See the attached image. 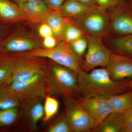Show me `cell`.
I'll list each match as a JSON object with an SVG mask.
<instances>
[{
  "mask_svg": "<svg viewBox=\"0 0 132 132\" xmlns=\"http://www.w3.org/2000/svg\"><path fill=\"white\" fill-rule=\"evenodd\" d=\"M7 83L8 85L2 90L18 99L21 107L32 102L43 100L47 93L44 72L28 80Z\"/></svg>",
  "mask_w": 132,
  "mask_h": 132,
  "instance_id": "3",
  "label": "cell"
},
{
  "mask_svg": "<svg viewBox=\"0 0 132 132\" xmlns=\"http://www.w3.org/2000/svg\"><path fill=\"white\" fill-rule=\"evenodd\" d=\"M42 47V41L34 34L11 30L0 43V52L4 53H24Z\"/></svg>",
  "mask_w": 132,
  "mask_h": 132,
  "instance_id": "8",
  "label": "cell"
},
{
  "mask_svg": "<svg viewBox=\"0 0 132 132\" xmlns=\"http://www.w3.org/2000/svg\"><path fill=\"white\" fill-rule=\"evenodd\" d=\"M72 20L85 36L103 39L109 34V15L106 10L98 5L79 18Z\"/></svg>",
  "mask_w": 132,
  "mask_h": 132,
  "instance_id": "5",
  "label": "cell"
},
{
  "mask_svg": "<svg viewBox=\"0 0 132 132\" xmlns=\"http://www.w3.org/2000/svg\"><path fill=\"white\" fill-rule=\"evenodd\" d=\"M92 7L84 5L77 0H66L59 12L64 17L74 20L82 16Z\"/></svg>",
  "mask_w": 132,
  "mask_h": 132,
  "instance_id": "16",
  "label": "cell"
},
{
  "mask_svg": "<svg viewBox=\"0 0 132 132\" xmlns=\"http://www.w3.org/2000/svg\"><path fill=\"white\" fill-rule=\"evenodd\" d=\"M107 39V44L116 53L132 58V35L115 36Z\"/></svg>",
  "mask_w": 132,
  "mask_h": 132,
  "instance_id": "18",
  "label": "cell"
},
{
  "mask_svg": "<svg viewBox=\"0 0 132 132\" xmlns=\"http://www.w3.org/2000/svg\"><path fill=\"white\" fill-rule=\"evenodd\" d=\"M48 59L34 57L24 53H11V78L7 82L22 81L29 79L43 72Z\"/></svg>",
  "mask_w": 132,
  "mask_h": 132,
  "instance_id": "4",
  "label": "cell"
},
{
  "mask_svg": "<svg viewBox=\"0 0 132 132\" xmlns=\"http://www.w3.org/2000/svg\"><path fill=\"white\" fill-rule=\"evenodd\" d=\"M85 35L80 29L71 19H68L62 30L61 40L70 43Z\"/></svg>",
  "mask_w": 132,
  "mask_h": 132,
  "instance_id": "21",
  "label": "cell"
},
{
  "mask_svg": "<svg viewBox=\"0 0 132 132\" xmlns=\"http://www.w3.org/2000/svg\"><path fill=\"white\" fill-rule=\"evenodd\" d=\"M123 115V132H132V108L125 112Z\"/></svg>",
  "mask_w": 132,
  "mask_h": 132,
  "instance_id": "28",
  "label": "cell"
},
{
  "mask_svg": "<svg viewBox=\"0 0 132 132\" xmlns=\"http://www.w3.org/2000/svg\"><path fill=\"white\" fill-rule=\"evenodd\" d=\"M113 112L123 113L132 108V89L121 94L107 98Z\"/></svg>",
  "mask_w": 132,
  "mask_h": 132,
  "instance_id": "19",
  "label": "cell"
},
{
  "mask_svg": "<svg viewBox=\"0 0 132 132\" xmlns=\"http://www.w3.org/2000/svg\"><path fill=\"white\" fill-rule=\"evenodd\" d=\"M79 2L90 7H93L97 5L96 0H77Z\"/></svg>",
  "mask_w": 132,
  "mask_h": 132,
  "instance_id": "33",
  "label": "cell"
},
{
  "mask_svg": "<svg viewBox=\"0 0 132 132\" xmlns=\"http://www.w3.org/2000/svg\"><path fill=\"white\" fill-rule=\"evenodd\" d=\"M97 5L103 9L111 10L126 3V0H96Z\"/></svg>",
  "mask_w": 132,
  "mask_h": 132,
  "instance_id": "27",
  "label": "cell"
},
{
  "mask_svg": "<svg viewBox=\"0 0 132 132\" xmlns=\"http://www.w3.org/2000/svg\"><path fill=\"white\" fill-rule=\"evenodd\" d=\"M44 75L47 93L77 97L79 88L74 71L48 59Z\"/></svg>",
  "mask_w": 132,
  "mask_h": 132,
  "instance_id": "2",
  "label": "cell"
},
{
  "mask_svg": "<svg viewBox=\"0 0 132 132\" xmlns=\"http://www.w3.org/2000/svg\"><path fill=\"white\" fill-rule=\"evenodd\" d=\"M47 132H70L72 130L64 111L46 130Z\"/></svg>",
  "mask_w": 132,
  "mask_h": 132,
  "instance_id": "23",
  "label": "cell"
},
{
  "mask_svg": "<svg viewBox=\"0 0 132 132\" xmlns=\"http://www.w3.org/2000/svg\"><path fill=\"white\" fill-rule=\"evenodd\" d=\"M10 24L0 22V43L6 36L10 30Z\"/></svg>",
  "mask_w": 132,
  "mask_h": 132,
  "instance_id": "32",
  "label": "cell"
},
{
  "mask_svg": "<svg viewBox=\"0 0 132 132\" xmlns=\"http://www.w3.org/2000/svg\"><path fill=\"white\" fill-rule=\"evenodd\" d=\"M129 89H130H130H132V79L130 81Z\"/></svg>",
  "mask_w": 132,
  "mask_h": 132,
  "instance_id": "35",
  "label": "cell"
},
{
  "mask_svg": "<svg viewBox=\"0 0 132 132\" xmlns=\"http://www.w3.org/2000/svg\"><path fill=\"white\" fill-rule=\"evenodd\" d=\"M93 132H123V113H111Z\"/></svg>",
  "mask_w": 132,
  "mask_h": 132,
  "instance_id": "17",
  "label": "cell"
},
{
  "mask_svg": "<svg viewBox=\"0 0 132 132\" xmlns=\"http://www.w3.org/2000/svg\"><path fill=\"white\" fill-rule=\"evenodd\" d=\"M76 98L93 119L97 127L110 114L113 112L112 106L107 98L83 97Z\"/></svg>",
  "mask_w": 132,
  "mask_h": 132,
  "instance_id": "10",
  "label": "cell"
},
{
  "mask_svg": "<svg viewBox=\"0 0 132 132\" xmlns=\"http://www.w3.org/2000/svg\"><path fill=\"white\" fill-rule=\"evenodd\" d=\"M65 112L72 132H93L97 126L76 97H63Z\"/></svg>",
  "mask_w": 132,
  "mask_h": 132,
  "instance_id": "7",
  "label": "cell"
},
{
  "mask_svg": "<svg viewBox=\"0 0 132 132\" xmlns=\"http://www.w3.org/2000/svg\"><path fill=\"white\" fill-rule=\"evenodd\" d=\"M105 68L113 80L132 79V58L118 53H112Z\"/></svg>",
  "mask_w": 132,
  "mask_h": 132,
  "instance_id": "12",
  "label": "cell"
},
{
  "mask_svg": "<svg viewBox=\"0 0 132 132\" xmlns=\"http://www.w3.org/2000/svg\"><path fill=\"white\" fill-rule=\"evenodd\" d=\"M27 21L19 5L10 0H0V22L11 24Z\"/></svg>",
  "mask_w": 132,
  "mask_h": 132,
  "instance_id": "15",
  "label": "cell"
},
{
  "mask_svg": "<svg viewBox=\"0 0 132 132\" xmlns=\"http://www.w3.org/2000/svg\"><path fill=\"white\" fill-rule=\"evenodd\" d=\"M129 5L132 9V0H129Z\"/></svg>",
  "mask_w": 132,
  "mask_h": 132,
  "instance_id": "36",
  "label": "cell"
},
{
  "mask_svg": "<svg viewBox=\"0 0 132 132\" xmlns=\"http://www.w3.org/2000/svg\"><path fill=\"white\" fill-rule=\"evenodd\" d=\"M59 102L56 99L48 95L45 98L44 104V116L42 119L43 123L49 121L59 111Z\"/></svg>",
  "mask_w": 132,
  "mask_h": 132,
  "instance_id": "22",
  "label": "cell"
},
{
  "mask_svg": "<svg viewBox=\"0 0 132 132\" xmlns=\"http://www.w3.org/2000/svg\"><path fill=\"white\" fill-rule=\"evenodd\" d=\"M68 20V19L62 16L59 12L52 11L46 16L43 22L50 26L53 35L59 41L61 40L62 30Z\"/></svg>",
  "mask_w": 132,
  "mask_h": 132,
  "instance_id": "20",
  "label": "cell"
},
{
  "mask_svg": "<svg viewBox=\"0 0 132 132\" xmlns=\"http://www.w3.org/2000/svg\"><path fill=\"white\" fill-rule=\"evenodd\" d=\"M10 1L16 3L20 6L22 5L24 3L26 2L27 0H10Z\"/></svg>",
  "mask_w": 132,
  "mask_h": 132,
  "instance_id": "34",
  "label": "cell"
},
{
  "mask_svg": "<svg viewBox=\"0 0 132 132\" xmlns=\"http://www.w3.org/2000/svg\"><path fill=\"white\" fill-rule=\"evenodd\" d=\"M109 34L115 36L132 35V13L127 3L110 10Z\"/></svg>",
  "mask_w": 132,
  "mask_h": 132,
  "instance_id": "11",
  "label": "cell"
},
{
  "mask_svg": "<svg viewBox=\"0 0 132 132\" xmlns=\"http://www.w3.org/2000/svg\"><path fill=\"white\" fill-rule=\"evenodd\" d=\"M27 21L42 23L46 16L52 11L44 0H27L20 6Z\"/></svg>",
  "mask_w": 132,
  "mask_h": 132,
  "instance_id": "13",
  "label": "cell"
},
{
  "mask_svg": "<svg viewBox=\"0 0 132 132\" xmlns=\"http://www.w3.org/2000/svg\"><path fill=\"white\" fill-rule=\"evenodd\" d=\"M26 53L31 56L48 59L76 73L81 68V59L73 51L69 43L63 40H59L51 49L42 47Z\"/></svg>",
  "mask_w": 132,
  "mask_h": 132,
  "instance_id": "6",
  "label": "cell"
},
{
  "mask_svg": "<svg viewBox=\"0 0 132 132\" xmlns=\"http://www.w3.org/2000/svg\"><path fill=\"white\" fill-rule=\"evenodd\" d=\"M77 75L79 94L83 97L107 98L130 90L131 79L113 80L105 68L94 69L88 72L81 68Z\"/></svg>",
  "mask_w": 132,
  "mask_h": 132,
  "instance_id": "1",
  "label": "cell"
},
{
  "mask_svg": "<svg viewBox=\"0 0 132 132\" xmlns=\"http://www.w3.org/2000/svg\"><path fill=\"white\" fill-rule=\"evenodd\" d=\"M42 100H38L22 105L23 120L29 130L35 131L37 123L44 117V105Z\"/></svg>",
  "mask_w": 132,
  "mask_h": 132,
  "instance_id": "14",
  "label": "cell"
},
{
  "mask_svg": "<svg viewBox=\"0 0 132 132\" xmlns=\"http://www.w3.org/2000/svg\"><path fill=\"white\" fill-rule=\"evenodd\" d=\"M38 33L42 38H44L53 35V31L50 26L45 22H42L38 28Z\"/></svg>",
  "mask_w": 132,
  "mask_h": 132,
  "instance_id": "29",
  "label": "cell"
},
{
  "mask_svg": "<svg viewBox=\"0 0 132 132\" xmlns=\"http://www.w3.org/2000/svg\"><path fill=\"white\" fill-rule=\"evenodd\" d=\"M21 106L20 102L16 97L3 90H0V110Z\"/></svg>",
  "mask_w": 132,
  "mask_h": 132,
  "instance_id": "25",
  "label": "cell"
},
{
  "mask_svg": "<svg viewBox=\"0 0 132 132\" xmlns=\"http://www.w3.org/2000/svg\"><path fill=\"white\" fill-rule=\"evenodd\" d=\"M44 1L52 11L59 12L66 0H44Z\"/></svg>",
  "mask_w": 132,
  "mask_h": 132,
  "instance_id": "30",
  "label": "cell"
},
{
  "mask_svg": "<svg viewBox=\"0 0 132 132\" xmlns=\"http://www.w3.org/2000/svg\"><path fill=\"white\" fill-rule=\"evenodd\" d=\"M86 36L88 44L81 69L88 72L98 67L105 68L112 52L103 43L102 38Z\"/></svg>",
  "mask_w": 132,
  "mask_h": 132,
  "instance_id": "9",
  "label": "cell"
},
{
  "mask_svg": "<svg viewBox=\"0 0 132 132\" xmlns=\"http://www.w3.org/2000/svg\"><path fill=\"white\" fill-rule=\"evenodd\" d=\"M18 107L0 110V126H6L14 123L18 118Z\"/></svg>",
  "mask_w": 132,
  "mask_h": 132,
  "instance_id": "24",
  "label": "cell"
},
{
  "mask_svg": "<svg viewBox=\"0 0 132 132\" xmlns=\"http://www.w3.org/2000/svg\"><path fill=\"white\" fill-rule=\"evenodd\" d=\"M69 44L73 51L81 59L87 48L88 41L86 36L85 35L81 36Z\"/></svg>",
  "mask_w": 132,
  "mask_h": 132,
  "instance_id": "26",
  "label": "cell"
},
{
  "mask_svg": "<svg viewBox=\"0 0 132 132\" xmlns=\"http://www.w3.org/2000/svg\"><path fill=\"white\" fill-rule=\"evenodd\" d=\"M59 40L53 35L43 38L42 44L43 47L47 49L53 48L57 45Z\"/></svg>",
  "mask_w": 132,
  "mask_h": 132,
  "instance_id": "31",
  "label": "cell"
}]
</instances>
